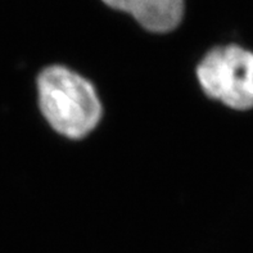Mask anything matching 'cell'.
<instances>
[{
  "instance_id": "cell-1",
  "label": "cell",
  "mask_w": 253,
  "mask_h": 253,
  "mask_svg": "<svg viewBox=\"0 0 253 253\" xmlns=\"http://www.w3.org/2000/svg\"><path fill=\"white\" fill-rule=\"evenodd\" d=\"M40 108L55 131L80 139L100 120L102 107L93 85L74 71L61 66L44 70L39 76Z\"/></svg>"
},
{
  "instance_id": "cell-2",
  "label": "cell",
  "mask_w": 253,
  "mask_h": 253,
  "mask_svg": "<svg viewBox=\"0 0 253 253\" xmlns=\"http://www.w3.org/2000/svg\"><path fill=\"white\" fill-rule=\"evenodd\" d=\"M198 80L206 94L230 108L253 107V53L237 45L211 50L199 63Z\"/></svg>"
},
{
  "instance_id": "cell-3",
  "label": "cell",
  "mask_w": 253,
  "mask_h": 253,
  "mask_svg": "<svg viewBox=\"0 0 253 253\" xmlns=\"http://www.w3.org/2000/svg\"><path fill=\"white\" fill-rule=\"evenodd\" d=\"M115 9L131 14L143 27L167 32L176 27L184 12V0H103Z\"/></svg>"
}]
</instances>
